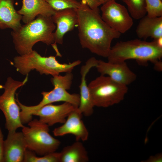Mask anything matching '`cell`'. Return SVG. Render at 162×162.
<instances>
[{
    "mask_svg": "<svg viewBox=\"0 0 162 162\" xmlns=\"http://www.w3.org/2000/svg\"><path fill=\"white\" fill-rule=\"evenodd\" d=\"M76 108L68 102L58 105L50 104L35 111L32 116H38L40 122L51 126L57 123H64L69 113Z\"/></svg>",
    "mask_w": 162,
    "mask_h": 162,
    "instance_id": "obj_12",
    "label": "cell"
},
{
    "mask_svg": "<svg viewBox=\"0 0 162 162\" xmlns=\"http://www.w3.org/2000/svg\"><path fill=\"white\" fill-rule=\"evenodd\" d=\"M102 4L101 17L111 28L121 34L131 28L133 24L132 18L124 6L114 0Z\"/></svg>",
    "mask_w": 162,
    "mask_h": 162,
    "instance_id": "obj_9",
    "label": "cell"
},
{
    "mask_svg": "<svg viewBox=\"0 0 162 162\" xmlns=\"http://www.w3.org/2000/svg\"><path fill=\"white\" fill-rule=\"evenodd\" d=\"M128 7V11L134 19H140L147 14L145 0H122Z\"/></svg>",
    "mask_w": 162,
    "mask_h": 162,
    "instance_id": "obj_20",
    "label": "cell"
},
{
    "mask_svg": "<svg viewBox=\"0 0 162 162\" xmlns=\"http://www.w3.org/2000/svg\"><path fill=\"white\" fill-rule=\"evenodd\" d=\"M81 62L78 60L68 64H61L55 56H42L34 50L28 54L15 56L11 62L16 70L23 75H26L31 70H35L41 75L52 76L62 73L71 72Z\"/></svg>",
    "mask_w": 162,
    "mask_h": 162,
    "instance_id": "obj_5",
    "label": "cell"
},
{
    "mask_svg": "<svg viewBox=\"0 0 162 162\" xmlns=\"http://www.w3.org/2000/svg\"><path fill=\"white\" fill-rule=\"evenodd\" d=\"M147 15L151 17L162 16V1L145 0Z\"/></svg>",
    "mask_w": 162,
    "mask_h": 162,
    "instance_id": "obj_23",
    "label": "cell"
},
{
    "mask_svg": "<svg viewBox=\"0 0 162 162\" xmlns=\"http://www.w3.org/2000/svg\"><path fill=\"white\" fill-rule=\"evenodd\" d=\"M56 27L51 16L38 15L11 32L16 50L22 56L31 52L34 45L38 42L52 45L54 42L53 32Z\"/></svg>",
    "mask_w": 162,
    "mask_h": 162,
    "instance_id": "obj_2",
    "label": "cell"
},
{
    "mask_svg": "<svg viewBox=\"0 0 162 162\" xmlns=\"http://www.w3.org/2000/svg\"><path fill=\"white\" fill-rule=\"evenodd\" d=\"M24 126L22 132L27 149L40 156L54 152L58 149L60 141L49 133V126L35 119Z\"/></svg>",
    "mask_w": 162,
    "mask_h": 162,
    "instance_id": "obj_7",
    "label": "cell"
},
{
    "mask_svg": "<svg viewBox=\"0 0 162 162\" xmlns=\"http://www.w3.org/2000/svg\"><path fill=\"white\" fill-rule=\"evenodd\" d=\"M28 74L22 81L16 80L11 77H8L5 84L0 85V88L4 91L0 95V110L5 119V128L8 132L16 131L19 128L24 126L20 118V109L15 98L16 90L27 82Z\"/></svg>",
    "mask_w": 162,
    "mask_h": 162,
    "instance_id": "obj_8",
    "label": "cell"
},
{
    "mask_svg": "<svg viewBox=\"0 0 162 162\" xmlns=\"http://www.w3.org/2000/svg\"><path fill=\"white\" fill-rule=\"evenodd\" d=\"M82 114L78 107L76 108L69 113L62 125L54 129V135L62 136L70 134L75 136L76 141L87 140L89 133L82 119Z\"/></svg>",
    "mask_w": 162,
    "mask_h": 162,
    "instance_id": "obj_13",
    "label": "cell"
},
{
    "mask_svg": "<svg viewBox=\"0 0 162 162\" xmlns=\"http://www.w3.org/2000/svg\"><path fill=\"white\" fill-rule=\"evenodd\" d=\"M98 60L92 57L88 59L85 64L82 66L80 69L81 83L79 86L80 89V104L78 109L80 112L85 116H89L93 113L94 107L91 98L86 77L90 70L95 67Z\"/></svg>",
    "mask_w": 162,
    "mask_h": 162,
    "instance_id": "obj_15",
    "label": "cell"
},
{
    "mask_svg": "<svg viewBox=\"0 0 162 162\" xmlns=\"http://www.w3.org/2000/svg\"><path fill=\"white\" fill-rule=\"evenodd\" d=\"M60 153V162H87L88 153L82 143L76 141L71 145L64 147Z\"/></svg>",
    "mask_w": 162,
    "mask_h": 162,
    "instance_id": "obj_19",
    "label": "cell"
},
{
    "mask_svg": "<svg viewBox=\"0 0 162 162\" xmlns=\"http://www.w3.org/2000/svg\"><path fill=\"white\" fill-rule=\"evenodd\" d=\"M27 149L22 132H8L4 140L3 162H22Z\"/></svg>",
    "mask_w": 162,
    "mask_h": 162,
    "instance_id": "obj_14",
    "label": "cell"
},
{
    "mask_svg": "<svg viewBox=\"0 0 162 162\" xmlns=\"http://www.w3.org/2000/svg\"><path fill=\"white\" fill-rule=\"evenodd\" d=\"M22 16L15 9L14 0H0V29L20 28Z\"/></svg>",
    "mask_w": 162,
    "mask_h": 162,
    "instance_id": "obj_18",
    "label": "cell"
},
{
    "mask_svg": "<svg viewBox=\"0 0 162 162\" xmlns=\"http://www.w3.org/2000/svg\"><path fill=\"white\" fill-rule=\"evenodd\" d=\"M162 47L154 40L151 42L135 39L117 42L111 47L107 58L111 62H125L135 59L139 63L146 64L151 62L155 69L162 70Z\"/></svg>",
    "mask_w": 162,
    "mask_h": 162,
    "instance_id": "obj_3",
    "label": "cell"
},
{
    "mask_svg": "<svg viewBox=\"0 0 162 162\" xmlns=\"http://www.w3.org/2000/svg\"><path fill=\"white\" fill-rule=\"evenodd\" d=\"M94 106L107 107L122 101L128 92L127 86L114 81L108 76L101 75L88 85Z\"/></svg>",
    "mask_w": 162,
    "mask_h": 162,
    "instance_id": "obj_6",
    "label": "cell"
},
{
    "mask_svg": "<svg viewBox=\"0 0 162 162\" xmlns=\"http://www.w3.org/2000/svg\"><path fill=\"white\" fill-rule=\"evenodd\" d=\"M73 76L71 72L66 73L64 76L60 74L52 76L51 82L54 86L49 92H42L43 98L37 105L27 106L22 104L18 97L16 99L20 110V118L23 124L31 121L32 114L42 107L53 103L63 101L68 102L78 107L80 104V95L78 94H70L67 90L70 89L72 84Z\"/></svg>",
    "mask_w": 162,
    "mask_h": 162,
    "instance_id": "obj_4",
    "label": "cell"
},
{
    "mask_svg": "<svg viewBox=\"0 0 162 162\" xmlns=\"http://www.w3.org/2000/svg\"><path fill=\"white\" fill-rule=\"evenodd\" d=\"M56 11L67 8L77 9L81 2L76 0H45Z\"/></svg>",
    "mask_w": 162,
    "mask_h": 162,
    "instance_id": "obj_22",
    "label": "cell"
},
{
    "mask_svg": "<svg viewBox=\"0 0 162 162\" xmlns=\"http://www.w3.org/2000/svg\"><path fill=\"white\" fill-rule=\"evenodd\" d=\"M4 135L0 127V162H3V146Z\"/></svg>",
    "mask_w": 162,
    "mask_h": 162,
    "instance_id": "obj_25",
    "label": "cell"
},
{
    "mask_svg": "<svg viewBox=\"0 0 162 162\" xmlns=\"http://www.w3.org/2000/svg\"><path fill=\"white\" fill-rule=\"evenodd\" d=\"M102 4H103L110 1L114 0L116 1V0H98Z\"/></svg>",
    "mask_w": 162,
    "mask_h": 162,
    "instance_id": "obj_26",
    "label": "cell"
},
{
    "mask_svg": "<svg viewBox=\"0 0 162 162\" xmlns=\"http://www.w3.org/2000/svg\"><path fill=\"white\" fill-rule=\"evenodd\" d=\"M95 67L101 75H107L117 82L127 86L136 78V75L130 70L125 62H111L98 60Z\"/></svg>",
    "mask_w": 162,
    "mask_h": 162,
    "instance_id": "obj_11",
    "label": "cell"
},
{
    "mask_svg": "<svg viewBox=\"0 0 162 162\" xmlns=\"http://www.w3.org/2000/svg\"><path fill=\"white\" fill-rule=\"evenodd\" d=\"M81 2L85 3L90 8L96 9L101 4L98 0H81Z\"/></svg>",
    "mask_w": 162,
    "mask_h": 162,
    "instance_id": "obj_24",
    "label": "cell"
},
{
    "mask_svg": "<svg viewBox=\"0 0 162 162\" xmlns=\"http://www.w3.org/2000/svg\"><path fill=\"white\" fill-rule=\"evenodd\" d=\"M76 9L78 36L82 47L99 56L107 58L112 40L121 34L109 26L102 19L98 8L92 9L81 1Z\"/></svg>",
    "mask_w": 162,
    "mask_h": 162,
    "instance_id": "obj_1",
    "label": "cell"
},
{
    "mask_svg": "<svg viewBox=\"0 0 162 162\" xmlns=\"http://www.w3.org/2000/svg\"><path fill=\"white\" fill-rule=\"evenodd\" d=\"M23 162H60V153L55 152L39 157L35 152L27 149Z\"/></svg>",
    "mask_w": 162,
    "mask_h": 162,
    "instance_id": "obj_21",
    "label": "cell"
},
{
    "mask_svg": "<svg viewBox=\"0 0 162 162\" xmlns=\"http://www.w3.org/2000/svg\"><path fill=\"white\" fill-rule=\"evenodd\" d=\"M136 32L141 39L150 37L156 40L162 38V16L151 17L146 15L140 19Z\"/></svg>",
    "mask_w": 162,
    "mask_h": 162,
    "instance_id": "obj_17",
    "label": "cell"
},
{
    "mask_svg": "<svg viewBox=\"0 0 162 162\" xmlns=\"http://www.w3.org/2000/svg\"><path fill=\"white\" fill-rule=\"evenodd\" d=\"M22 2L21 8L17 12L22 16V20L25 23L39 15L52 16L56 11L45 0H22Z\"/></svg>",
    "mask_w": 162,
    "mask_h": 162,
    "instance_id": "obj_16",
    "label": "cell"
},
{
    "mask_svg": "<svg viewBox=\"0 0 162 162\" xmlns=\"http://www.w3.org/2000/svg\"><path fill=\"white\" fill-rule=\"evenodd\" d=\"M161 1H162V0H161Z\"/></svg>",
    "mask_w": 162,
    "mask_h": 162,
    "instance_id": "obj_27",
    "label": "cell"
},
{
    "mask_svg": "<svg viewBox=\"0 0 162 162\" xmlns=\"http://www.w3.org/2000/svg\"><path fill=\"white\" fill-rule=\"evenodd\" d=\"M51 18L56 26V29L53 32L54 42L51 46L56 52V56H61L56 44H62L65 34L72 30L77 25L78 20L76 9L69 8L56 11Z\"/></svg>",
    "mask_w": 162,
    "mask_h": 162,
    "instance_id": "obj_10",
    "label": "cell"
}]
</instances>
